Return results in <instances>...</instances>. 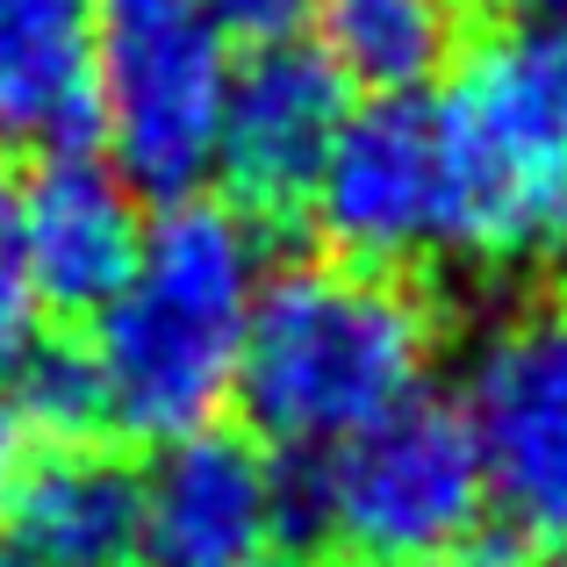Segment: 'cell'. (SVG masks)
Returning a JSON list of instances; mask_svg holds the SVG:
<instances>
[{
	"instance_id": "obj_7",
	"label": "cell",
	"mask_w": 567,
	"mask_h": 567,
	"mask_svg": "<svg viewBox=\"0 0 567 567\" xmlns=\"http://www.w3.org/2000/svg\"><path fill=\"white\" fill-rule=\"evenodd\" d=\"M309 216L338 259L388 266V274L431 280L439 266L474 259L467 173H460L445 109L424 94H402L346 115L317 187H309Z\"/></svg>"
},
{
	"instance_id": "obj_1",
	"label": "cell",
	"mask_w": 567,
	"mask_h": 567,
	"mask_svg": "<svg viewBox=\"0 0 567 567\" xmlns=\"http://www.w3.org/2000/svg\"><path fill=\"white\" fill-rule=\"evenodd\" d=\"M439 280L360 259H295L259 280L237 352L245 424L266 453H331L338 439L424 395L453 331Z\"/></svg>"
},
{
	"instance_id": "obj_11",
	"label": "cell",
	"mask_w": 567,
	"mask_h": 567,
	"mask_svg": "<svg viewBox=\"0 0 567 567\" xmlns=\"http://www.w3.org/2000/svg\"><path fill=\"white\" fill-rule=\"evenodd\" d=\"M0 546L22 567H130L144 474L109 439H37L0 474Z\"/></svg>"
},
{
	"instance_id": "obj_2",
	"label": "cell",
	"mask_w": 567,
	"mask_h": 567,
	"mask_svg": "<svg viewBox=\"0 0 567 567\" xmlns=\"http://www.w3.org/2000/svg\"><path fill=\"white\" fill-rule=\"evenodd\" d=\"M259 280L266 245L237 202L181 194L158 208L130 280L94 309V346H80L101 388V431L173 445L216 424Z\"/></svg>"
},
{
	"instance_id": "obj_12",
	"label": "cell",
	"mask_w": 567,
	"mask_h": 567,
	"mask_svg": "<svg viewBox=\"0 0 567 567\" xmlns=\"http://www.w3.org/2000/svg\"><path fill=\"white\" fill-rule=\"evenodd\" d=\"M94 8L0 0V144L51 158L94 137Z\"/></svg>"
},
{
	"instance_id": "obj_14",
	"label": "cell",
	"mask_w": 567,
	"mask_h": 567,
	"mask_svg": "<svg viewBox=\"0 0 567 567\" xmlns=\"http://www.w3.org/2000/svg\"><path fill=\"white\" fill-rule=\"evenodd\" d=\"M43 346V302L22 274V251L8 237V208H0V381Z\"/></svg>"
},
{
	"instance_id": "obj_9",
	"label": "cell",
	"mask_w": 567,
	"mask_h": 567,
	"mask_svg": "<svg viewBox=\"0 0 567 567\" xmlns=\"http://www.w3.org/2000/svg\"><path fill=\"white\" fill-rule=\"evenodd\" d=\"M288 532V467L251 431L202 424L144 474V554L158 567H245Z\"/></svg>"
},
{
	"instance_id": "obj_19",
	"label": "cell",
	"mask_w": 567,
	"mask_h": 567,
	"mask_svg": "<svg viewBox=\"0 0 567 567\" xmlns=\"http://www.w3.org/2000/svg\"><path fill=\"white\" fill-rule=\"evenodd\" d=\"M0 567H22V560H14V554H8V546H0Z\"/></svg>"
},
{
	"instance_id": "obj_21",
	"label": "cell",
	"mask_w": 567,
	"mask_h": 567,
	"mask_svg": "<svg viewBox=\"0 0 567 567\" xmlns=\"http://www.w3.org/2000/svg\"><path fill=\"white\" fill-rule=\"evenodd\" d=\"M546 567H567V554H560V560H546Z\"/></svg>"
},
{
	"instance_id": "obj_6",
	"label": "cell",
	"mask_w": 567,
	"mask_h": 567,
	"mask_svg": "<svg viewBox=\"0 0 567 567\" xmlns=\"http://www.w3.org/2000/svg\"><path fill=\"white\" fill-rule=\"evenodd\" d=\"M460 416L474 431L488 517L525 560L567 554V295L532 274L474 338Z\"/></svg>"
},
{
	"instance_id": "obj_3",
	"label": "cell",
	"mask_w": 567,
	"mask_h": 567,
	"mask_svg": "<svg viewBox=\"0 0 567 567\" xmlns=\"http://www.w3.org/2000/svg\"><path fill=\"white\" fill-rule=\"evenodd\" d=\"M288 532L346 567L453 560L488 539V482L460 402L410 395L288 474Z\"/></svg>"
},
{
	"instance_id": "obj_16",
	"label": "cell",
	"mask_w": 567,
	"mask_h": 567,
	"mask_svg": "<svg viewBox=\"0 0 567 567\" xmlns=\"http://www.w3.org/2000/svg\"><path fill=\"white\" fill-rule=\"evenodd\" d=\"M416 567H532V560L517 554V546L503 539V532H488V539L474 546V554H453V560H416Z\"/></svg>"
},
{
	"instance_id": "obj_4",
	"label": "cell",
	"mask_w": 567,
	"mask_h": 567,
	"mask_svg": "<svg viewBox=\"0 0 567 567\" xmlns=\"http://www.w3.org/2000/svg\"><path fill=\"white\" fill-rule=\"evenodd\" d=\"M474 208V259L554 274L567 259V43L532 22H488L445 86Z\"/></svg>"
},
{
	"instance_id": "obj_13",
	"label": "cell",
	"mask_w": 567,
	"mask_h": 567,
	"mask_svg": "<svg viewBox=\"0 0 567 567\" xmlns=\"http://www.w3.org/2000/svg\"><path fill=\"white\" fill-rule=\"evenodd\" d=\"M323 65L346 80V94L402 101L424 94L431 80L460 72V58L482 37L474 0H309Z\"/></svg>"
},
{
	"instance_id": "obj_10",
	"label": "cell",
	"mask_w": 567,
	"mask_h": 567,
	"mask_svg": "<svg viewBox=\"0 0 567 567\" xmlns=\"http://www.w3.org/2000/svg\"><path fill=\"white\" fill-rule=\"evenodd\" d=\"M8 208V237L22 251V274L43 309L58 317H94L130 280L144 245L137 187L94 152H51Z\"/></svg>"
},
{
	"instance_id": "obj_17",
	"label": "cell",
	"mask_w": 567,
	"mask_h": 567,
	"mask_svg": "<svg viewBox=\"0 0 567 567\" xmlns=\"http://www.w3.org/2000/svg\"><path fill=\"white\" fill-rule=\"evenodd\" d=\"M14 453H22V431H14V416L0 410V474L14 467Z\"/></svg>"
},
{
	"instance_id": "obj_5",
	"label": "cell",
	"mask_w": 567,
	"mask_h": 567,
	"mask_svg": "<svg viewBox=\"0 0 567 567\" xmlns=\"http://www.w3.org/2000/svg\"><path fill=\"white\" fill-rule=\"evenodd\" d=\"M237 43L216 0H101L94 137L130 187L181 202L216 173Z\"/></svg>"
},
{
	"instance_id": "obj_15",
	"label": "cell",
	"mask_w": 567,
	"mask_h": 567,
	"mask_svg": "<svg viewBox=\"0 0 567 567\" xmlns=\"http://www.w3.org/2000/svg\"><path fill=\"white\" fill-rule=\"evenodd\" d=\"M295 8H309V0H216V14L223 22H245V29H259V37H274V29H288V14Z\"/></svg>"
},
{
	"instance_id": "obj_8",
	"label": "cell",
	"mask_w": 567,
	"mask_h": 567,
	"mask_svg": "<svg viewBox=\"0 0 567 567\" xmlns=\"http://www.w3.org/2000/svg\"><path fill=\"white\" fill-rule=\"evenodd\" d=\"M352 115V94L309 37H259L230 72L223 101V137H216V173L230 181V202L251 223L302 216L323 158Z\"/></svg>"
},
{
	"instance_id": "obj_22",
	"label": "cell",
	"mask_w": 567,
	"mask_h": 567,
	"mask_svg": "<svg viewBox=\"0 0 567 567\" xmlns=\"http://www.w3.org/2000/svg\"><path fill=\"white\" fill-rule=\"evenodd\" d=\"M560 43H567V37H560Z\"/></svg>"
},
{
	"instance_id": "obj_20",
	"label": "cell",
	"mask_w": 567,
	"mask_h": 567,
	"mask_svg": "<svg viewBox=\"0 0 567 567\" xmlns=\"http://www.w3.org/2000/svg\"><path fill=\"white\" fill-rule=\"evenodd\" d=\"M554 288H560V295H567V266H560V274H554Z\"/></svg>"
},
{
	"instance_id": "obj_18",
	"label": "cell",
	"mask_w": 567,
	"mask_h": 567,
	"mask_svg": "<svg viewBox=\"0 0 567 567\" xmlns=\"http://www.w3.org/2000/svg\"><path fill=\"white\" fill-rule=\"evenodd\" d=\"M245 567H288V560H274V554H266V560H245Z\"/></svg>"
}]
</instances>
